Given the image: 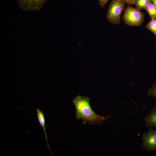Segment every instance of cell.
Masks as SVG:
<instances>
[{
	"instance_id": "8992f818",
	"label": "cell",
	"mask_w": 156,
	"mask_h": 156,
	"mask_svg": "<svg viewBox=\"0 0 156 156\" xmlns=\"http://www.w3.org/2000/svg\"><path fill=\"white\" fill-rule=\"evenodd\" d=\"M144 121L145 125L146 127L156 128V105L146 116Z\"/></svg>"
},
{
	"instance_id": "5b68a950",
	"label": "cell",
	"mask_w": 156,
	"mask_h": 156,
	"mask_svg": "<svg viewBox=\"0 0 156 156\" xmlns=\"http://www.w3.org/2000/svg\"><path fill=\"white\" fill-rule=\"evenodd\" d=\"M47 0H18L19 7L23 10L30 11L40 10Z\"/></svg>"
},
{
	"instance_id": "9a60e30c",
	"label": "cell",
	"mask_w": 156,
	"mask_h": 156,
	"mask_svg": "<svg viewBox=\"0 0 156 156\" xmlns=\"http://www.w3.org/2000/svg\"><path fill=\"white\" fill-rule=\"evenodd\" d=\"M152 3L156 8V0H152Z\"/></svg>"
},
{
	"instance_id": "30bf717a",
	"label": "cell",
	"mask_w": 156,
	"mask_h": 156,
	"mask_svg": "<svg viewBox=\"0 0 156 156\" xmlns=\"http://www.w3.org/2000/svg\"><path fill=\"white\" fill-rule=\"evenodd\" d=\"M147 93L149 96H154L156 99V82H154L148 90Z\"/></svg>"
},
{
	"instance_id": "7a4b0ae2",
	"label": "cell",
	"mask_w": 156,
	"mask_h": 156,
	"mask_svg": "<svg viewBox=\"0 0 156 156\" xmlns=\"http://www.w3.org/2000/svg\"><path fill=\"white\" fill-rule=\"evenodd\" d=\"M144 14L140 10L128 5L124 10L122 19L127 25L131 26H140L144 21Z\"/></svg>"
},
{
	"instance_id": "3957f363",
	"label": "cell",
	"mask_w": 156,
	"mask_h": 156,
	"mask_svg": "<svg viewBox=\"0 0 156 156\" xmlns=\"http://www.w3.org/2000/svg\"><path fill=\"white\" fill-rule=\"evenodd\" d=\"M126 3L124 0H112L109 5L107 18L110 23L116 25L120 23V16L125 9Z\"/></svg>"
},
{
	"instance_id": "9c48e42d",
	"label": "cell",
	"mask_w": 156,
	"mask_h": 156,
	"mask_svg": "<svg viewBox=\"0 0 156 156\" xmlns=\"http://www.w3.org/2000/svg\"><path fill=\"white\" fill-rule=\"evenodd\" d=\"M146 27L154 34L156 37V17L151 19Z\"/></svg>"
},
{
	"instance_id": "52a82bcc",
	"label": "cell",
	"mask_w": 156,
	"mask_h": 156,
	"mask_svg": "<svg viewBox=\"0 0 156 156\" xmlns=\"http://www.w3.org/2000/svg\"><path fill=\"white\" fill-rule=\"evenodd\" d=\"M36 111L38 121L42 126L44 131L45 136V140L47 143V147L50 151L51 155L52 156L50 148L48 142L47 134L46 131V128L45 126V118L44 114L42 111L38 108L36 109Z\"/></svg>"
},
{
	"instance_id": "277c9868",
	"label": "cell",
	"mask_w": 156,
	"mask_h": 156,
	"mask_svg": "<svg viewBox=\"0 0 156 156\" xmlns=\"http://www.w3.org/2000/svg\"><path fill=\"white\" fill-rule=\"evenodd\" d=\"M143 149L148 151L156 150V129L150 127L148 131L144 133L141 137Z\"/></svg>"
},
{
	"instance_id": "4fadbf2b",
	"label": "cell",
	"mask_w": 156,
	"mask_h": 156,
	"mask_svg": "<svg viewBox=\"0 0 156 156\" xmlns=\"http://www.w3.org/2000/svg\"><path fill=\"white\" fill-rule=\"evenodd\" d=\"M109 0H99V5L102 8L105 6L107 2Z\"/></svg>"
},
{
	"instance_id": "5bb4252c",
	"label": "cell",
	"mask_w": 156,
	"mask_h": 156,
	"mask_svg": "<svg viewBox=\"0 0 156 156\" xmlns=\"http://www.w3.org/2000/svg\"><path fill=\"white\" fill-rule=\"evenodd\" d=\"M126 3L128 5H133L135 4V0H124Z\"/></svg>"
},
{
	"instance_id": "ba28073f",
	"label": "cell",
	"mask_w": 156,
	"mask_h": 156,
	"mask_svg": "<svg viewBox=\"0 0 156 156\" xmlns=\"http://www.w3.org/2000/svg\"><path fill=\"white\" fill-rule=\"evenodd\" d=\"M151 19L156 17V8L152 3L148 5L144 9Z\"/></svg>"
},
{
	"instance_id": "7c38bea8",
	"label": "cell",
	"mask_w": 156,
	"mask_h": 156,
	"mask_svg": "<svg viewBox=\"0 0 156 156\" xmlns=\"http://www.w3.org/2000/svg\"><path fill=\"white\" fill-rule=\"evenodd\" d=\"M152 3V0H146L142 4L140 8V10L144 9L148 5Z\"/></svg>"
},
{
	"instance_id": "8fae6325",
	"label": "cell",
	"mask_w": 156,
	"mask_h": 156,
	"mask_svg": "<svg viewBox=\"0 0 156 156\" xmlns=\"http://www.w3.org/2000/svg\"><path fill=\"white\" fill-rule=\"evenodd\" d=\"M146 0H135V8L137 9L140 10L141 7Z\"/></svg>"
},
{
	"instance_id": "6da1fadb",
	"label": "cell",
	"mask_w": 156,
	"mask_h": 156,
	"mask_svg": "<svg viewBox=\"0 0 156 156\" xmlns=\"http://www.w3.org/2000/svg\"><path fill=\"white\" fill-rule=\"evenodd\" d=\"M90 100L87 96L78 95L72 101L75 108L76 118L81 119L83 125L88 122L92 125H99L110 117V115L104 117L96 113L91 107Z\"/></svg>"
}]
</instances>
